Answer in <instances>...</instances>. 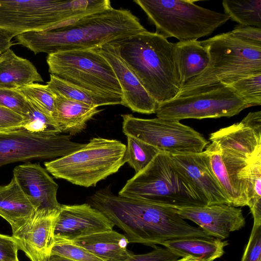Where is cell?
I'll return each mask as SVG.
<instances>
[{
	"label": "cell",
	"instance_id": "cell-1",
	"mask_svg": "<svg viewBox=\"0 0 261 261\" xmlns=\"http://www.w3.org/2000/svg\"><path fill=\"white\" fill-rule=\"evenodd\" d=\"M91 205L123 231L129 243L153 248L170 240L190 237L213 239L190 225L175 208L143 199L116 195L108 189L96 191Z\"/></svg>",
	"mask_w": 261,
	"mask_h": 261
},
{
	"label": "cell",
	"instance_id": "cell-2",
	"mask_svg": "<svg viewBox=\"0 0 261 261\" xmlns=\"http://www.w3.org/2000/svg\"><path fill=\"white\" fill-rule=\"evenodd\" d=\"M139 18L127 9L98 11L60 27L16 36V44L35 54L97 49L105 44L145 32Z\"/></svg>",
	"mask_w": 261,
	"mask_h": 261
},
{
	"label": "cell",
	"instance_id": "cell-3",
	"mask_svg": "<svg viewBox=\"0 0 261 261\" xmlns=\"http://www.w3.org/2000/svg\"><path fill=\"white\" fill-rule=\"evenodd\" d=\"M109 44L158 105L176 97L181 85L174 43L146 31Z\"/></svg>",
	"mask_w": 261,
	"mask_h": 261
},
{
	"label": "cell",
	"instance_id": "cell-4",
	"mask_svg": "<svg viewBox=\"0 0 261 261\" xmlns=\"http://www.w3.org/2000/svg\"><path fill=\"white\" fill-rule=\"evenodd\" d=\"M209 55L206 68L181 87L176 97L198 94L219 84L261 72V46L232 37L229 32L201 41Z\"/></svg>",
	"mask_w": 261,
	"mask_h": 261
},
{
	"label": "cell",
	"instance_id": "cell-5",
	"mask_svg": "<svg viewBox=\"0 0 261 261\" xmlns=\"http://www.w3.org/2000/svg\"><path fill=\"white\" fill-rule=\"evenodd\" d=\"M118 195L174 208L206 205L169 154L162 152L128 180Z\"/></svg>",
	"mask_w": 261,
	"mask_h": 261
},
{
	"label": "cell",
	"instance_id": "cell-6",
	"mask_svg": "<svg viewBox=\"0 0 261 261\" xmlns=\"http://www.w3.org/2000/svg\"><path fill=\"white\" fill-rule=\"evenodd\" d=\"M125 149L126 145L119 141L94 138L82 147L44 165L57 178L82 187L95 186L125 163Z\"/></svg>",
	"mask_w": 261,
	"mask_h": 261
},
{
	"label": "cell",
	"instance_id": "cell-7",
	"mask_svg": "<svg viewBox=\"0 0 261 261\" xmlns=\"http://www.w3.org/2000/svg\"><path fill=\"white\" fill-rule=\"evenodd\" d=\"M156 33L179 41L211 35L229 19L225 13L203 8L191 0H135Z\"/></svg>",
	"mask_w": 261,
	"mask_h": 261
},
{
	"label": "cell",
	"instance_id": "cell-8",
	"mask_svg": "<svg viewBox=\"0 0 261 261\" xmlns=\"http://www.w3.org/2000/svg\"><path fill=\"white\" fill-rule=\"evenodd\" d=\"M91 11L87 0H0V28L15 37L60 27Z\"/></svg>",
	"mask_w": 261,
	"mask_h": 261
},
{
	"label": "cell",
	"instance_id": "cell-9",
	"mask_svg": "<svg viewBox=\"0 0 261 261\" xmlns=\"http://www.w3.org/2000/svg\"><path fill=\"white\" fill-rule=\"evenodd\" d=\"M50 74L96 94L122 98L111 65L97 49L58 51L46 58Z\"/></svg>",
	"mask_w": 261,
	"mask_h": 261
},
{
	"label": "cell",
	"instance_id": "cell-10",
	"mask_svg": "<svg viewBox=\"0 0 261 261\" xmlns=\"http://www.w3.org/2000/svg\"><path fill=\"white\" fill-rule=\"evenodd\" d=\"M122 131L168 154L197 153L210 143L192 127L178 121L155 118L143 119L122 115Z\"/></svg>",
	"mask_w": 261,
	"mask_h": 261
},
{
	"label": "cell",
	"instance_id": "cell-11",
	"mask_svg": "<svg viewBox=\"0 0 261 261\" xmlns=\"http://www.w3.org/2000/svg\"><path fill=\"white\" fill-rule=\"evenodd\" d=\"M248 107L230 88L221 84L198 94L159 104L155 114L159 118L179 121L190 118L230 117Z\"/></svg>",
	"mask_w": 261,
	"mask_h": 261
},
{
	"label": "cell",
	"instance_id": "cell-12",
	"mask_svg": "<svg viewBox=\"0 0 261 261\" xmlns=\"http://www.w3.org/2000/svg\"><path fill=\"white\" fill-rule=\"evenodd\" d=\"M71 136L61 134L43 135L23 127L0 132V167L28 160L60 158L85 144L71 140Z\"/></svg>",
	"mask_w": 261,
	"mask_h": 261
},
{
	"label": "cell",
	"instance_id": "cell-13",
	"mask_svg": "<svg viewBox=\"0 0 261 261\" xmlns=\"http://www.w3.org/2000/svg\"><path fill=\"white\" fill-rule=\"evenodd\" d=\"M221 151L249 161L261 153V111L250 112L241 121L210 134Z\"/></svg>",
	"mask_w": 261,
	"mask_h": 261
},
{
	"label": "cell",
	"instance_id": "cell-14",
	"mask_svg": "<svg viewBox=\"0 0 261 261\" xmlns=\"http://www.w3.org/2000/svg\"><path fill=\"white\" fill-rule=\"evenodd\" d=\"M13 177L35 213L46 215L58 213L61 205L57 199L58 185L39 164L28 163L16 166Z\"/></svg>",
	"mask_w": 261,
	"mask_h": 261
},
{
	"label": "cell",
	"instance_id": "cell-15",
	"mask_svg": "<svg viewBox=\"0 0 261 261\" xmlns=\"http://www.w3.org/2000/svg\"><path fill=\"white\" fill-rule=\"evenodd\" d=\"M169 155L206 205H231L213 172L205 150L197 153Z\"/></svg>",
	"mask_w": 261,
	"mask_h": 261
},
{
	"label": "cell",
	"instance_id": "cell-16",
	"mask_svg": "<svg viewBox=\"0 0 261 261\" xmlns=\"http://www.w3.org/2000/svg\"><path fill=\"white\" fill-rule=\"evenodd\" d=\"M113 223L90 204L61 205L55 237L67 241L113 229Z\"/></svg>",
	"mask_w": 261,
	"mask_h": 261
},
{
	"label": "cell",
	"instance_id": "cell-17",
	"mask_svg": "<svg viewBox=\"0 0 261 261\" xmlns=\"http://www.w3.org/2000/svg\"><path fill=\"white\" fill-rule=\"evenodd\" d=\"M184 219L190 220L212 237L223 240L246 224L241 208L229 204H214L175 208Z\"/></svg>",
	"mask_w": 261,
	"mask_h": 261
},
{
	"label": "cell",
	"instance_id": "cell-18",
	"mask_svg": "<svg viewBox=\"0 0 261 261\" xmlns=\"http://www.w3.org/2000/svg\"><path fill=\"white\" fill-rule=\"evenodd\" d=\"M58 213L34 214L12 230L18 250L31 261H48L55 243V226Z\"/></svg>",
	"mask_w": 261,
	"mask_h": 261
},
{
	"label": "cell",
	"instance_id": "cell-19",
	"mask_svg": "<svg viewBox=\"0 0 261 261\" xmlns=\"http://www.w3.org/2000/svg\"><path fill=\"white\" fill-rule=\"evenodd\" d=\"M205 150L209 157L213 172L231 205L247 206V186L242 176L249 161L228 155L222 152L212 142Z\"/></svg>",
	"mask_w": 261,
	"mask_h": 261
},
{
	"label": "cell",
	"instance_id": "cell-20",
	"mask_svg": "<svg viewBox=\"0 0 261 261\" xmlns=\"http://www.w3.org/2000/svg\"><path fill=\"white\" fill-rule=\"evenodd\" d=\"M97 49L109 62L115 72L122 90V105L135 112L155 113L158 104L111 44L108 43Z\"/></svg>",
	"mask_w": 261,
	"mask_h": 261
},
{
	"label": "cell",
	"instance_id": "cell-21",
	"mask_svg": "<svg viewBox=\"0 0 261 261\" xmlns=\"http://www.w3.org/2000/svg\"><path fill=\"white\" fill-rule=\"evenodd\" d=\"M69 241L85 248L105 261H125L133 254L127 249L129 242L125 235L113 229Z\"/></svg>",
	"mask_w": 261,
	"mask_h": 261
},
{
	"label": "cell",
	"instance_id": "cell-22",
	"mask_svg": "<svg viewBox=\"0 0 261 261\" xmlns=\"http://www.w3.org/2000/svg\"><path fill=\"white\" fill-rule=\"evenodd\" d=\"M55 95L53 118L61 133L71 136L80 133L85 128L86 123L100 111L97 107Z\"/></svg>",
	"mask_w": 261,
	"mask_h": 261
},
{
	"label": "cell",
	"instance_id": "cell-23",
	"mask_svg": "<svg viewBox=\"0 0 261 261\" xmlns=\"http://www.w3.org/2000/svg\"><path fill=\"white\" fill-rule=\"evenodd\" d=\"M43 81L35 66L10 48L0 56L1 88L17 89Z\"/></svg>",
	"mask_w": 261,
	"mask_h": 261
},
{
	"label": "cell",
	"instance_id": "cell-24",
	"mask_svg": "<svg viewBox=\"0 0 261 261\" xmlns=\"http://www.w3.org/2000/svg\"><path fill=\"white\" fill-rule=\"evenodd\" d=\"M161 245L179 257L214 261L223 255L228 242L217 238L190 237L165 241Z\"/></svg>",
	"mask_w": 261,
	"mask_h": 261
},
{
	"label": "cell",
	"instance_id": "cell-25",
	"mask_svg": "<svg viewBox=\"0 0 261 261\" xmlns=\"http://www.w3.org/2000/svg\"><path fill=\"white\" fill-rule=\"evenodd\" d=\"M174 55L181 87L203 71L210 60L207 49L197 40L174 43Z\"/></svg>",
	"mask_w": 261,
	"mask_h": 261
},
{
	"label": "cell",
	"instance_id": "cell-26",
	"mask_svg": "<svg viewBox=\"0 0 261 261\" xmlns=\"http://www.w3.org/2000/svg\"><path fill=\"white\" fill-rule=\"evenodd\" d=\"M35 213L34 209L14 178L10 183L0 186V216L14 230L28 220Z\"/></svg>",
	"mask_w": 261,
	"mask_h": 261
},
{
	"label": "cell",
	"instance_id": "cell-27",
	"mask_svg": "<svg viewBox=\"0 0 261 261\" xmlns=\"http://www.w3.org/2000/svg\"><path fill=\"white\" fill-rule=\"evenodd\" d=\"M47 87L56 95L97 107L108 105H122V98L95 93L90 91L66 82L50 74Z\"/></svg>",
	"mask_w": 261,
	"mask_h": 261
},
{
	"label": "cell",
	"instance_id": "cell-28",
	"mask_svg": "<svg viewBox=\"0 0 261 261\" xmlns=\"http://www.w3.org/2000/svg\"><path fill=\"white\" fill-rule=\"evenodd\" d=\"M242 175L247 183V206L252 213L253 224L261 225V153L249 161Z\"/></svg>",
	"mask_w": 261,
	"mask_h": 261
},
{
	"label": "cell",
	"instance_id": "cell-29",
	"mask_svg": "<svg viewBox=\"0 0 261 261\" xmlns=\"http://www.w3.org/2000/svg\"><path fill=\"white\" fill-rule=\"evenodd\" d=\"M224 13L240 25L261 28V0H223Z\"/></svg>",
	"mask_w": 261,
	"mask_h": 261
},
{
	"label": "cell",
	"instance_id": "cell-30",
	"mask_svg": "<svg viewBox=\"0 0 261 261\" xmlns=\"http://www.w3.org/2000/svg\"><path fill=\"white\" fill-rule=\"evenodd\" d=\"M160 152L154 147L140 140L127 136L124 159L137 173L144 169Z\"/></svg>",
	"mask_w": 261,
	"mask_h": 261
},
{
	"label": "cell",
	"instance_id": "cell-31",
	"mask_svg": "<svg viewBox=\"0 0 261 261\" xmlns=\"http://www.w3.org/2000/svg\"><path fill=\"white\" fill-rule=\"evenodd\" d=\"M250 107L261 105V72L239 77L227 84Z\"/></svg>",
	"mask_w": 261,
	"mask_h": 261
},
{
	"label": "cell",
	"instance_id": "cell-32",
	"mask_svg": "<svg viewBox=\"0 0 261 261\" xmlns=\"http://www.w3.org/2000/svg\"><path fill=\"white\" fill-rule=\"evenodd\" d=\"M16 89L31 103L53 117L55 111V95L47 85L34 83Z\"/></svg>",
	"mask_w": 261,
	"mask_h": 261
},
{
	"label": "cell",
	"instance_id": "cell-33",
	"mask_svg": "<svg viewBox=\"0 0 261 261\" xmlns=\"http://www.w3.org/2000/svg\"><path fill=\"white\" fill-rule=\"evenodd\" d=\"M28 102L30 111L29 115L24 119L23 128L31 133L43 135L50 136L61 133L53 117Z\"/></svg>",
	"mask_w": 261,
	"mask_h": 261
},
{
	"label": "cell",
	"instance_id": "cell-34",
	"mask_svg": "<svg viewBox=\"0 0 261 261\" xmlns=\"http://www.w3.org/2000/svg\"><path fill=\"white\" fill-rule=\"evenodd\" d=\"M51 255L61 256L71 261H105L84 247L55 237Z\"/></svg>",
	"mask_w": 261,
	"mask_h": 261
},
{
	"label": "cell",
	"instance_id": "cell-35",
	"mask_svg": "<svg viewBox=\"0 0 261 261\" xmlns=\"http://www.w3.org/2000/svg\"><path fill=\"white\" fill-rule=\"evenodd\" d=\"M0 106L21 116L24 119L30 113V104L16 89L0 87Z\"/></svg>",
	"mask_w": 261,
	"mask_h": 261
},
{
	"label": "cell",
	"instance_id": "cell-36",
	"mask_svg": "<svg viewBox=\"0 0 261 261\" xmlns=\"http://www.w3.org/2000/svg\"><path fill=\"white\" fill-rule=\"evenodd\" d=\"M241 261H261V225L253 224Z\"/></svg>",
	"mask_w": 261,
	"mask_h": 261
},
{
	"label": "cell",
	"instance_id": "cell-37",
	"mask_svg": "<svg viewBox=\"0 0 261 261\" xmlns=\"http://www.w3.org/2000/svg\"><path fill=\"white\" fill-rule=\"evenodd\" d=\"M179 256L165 247L155 246L152 251L140 254H133L125 261H176Z\"/></svg>",
	"mask_w": 261,
	"mask_h": 261
},
{
	"label": "cell",
	"instance_id": "cell-38",
	"mask_svg": "<svg viewBox=\"0 0 261 261\" xmlns=\"http://www.w3.org/2000/svg\"><path fill=\"white\" fill-rule=\"evenodd\" d=\"M229 33L236 38L261 46V28L239 24Z\"/></svg>",
	"mask_w": 261,
	"mask_h": 261
},
{
	"label": "cell",
	"instance_id": "cell-39",
	"mask_svg": "<svg viewBox=\"0 0 261 261\" xmlns=\"http://www.w3.org/2000/svg\"><path fill=\"white\" fill-rule=\"evenodd\" d=\"M24 119L15 112L0 106V132L22 127Z\"/></svg>",
	"mask_w": 261,
	"mask_h": 261
},
{
	"label": "cell",
	"instance_id": "cell-40",
	"mask_svg": "<svg viewBox=\"0 0 261 261\" xmlns=\"http://www.w3.org/2000/svg\"><path fill=\"white\" fill-rule=\"evenodd\" d=\"M18 247L12 236L0 234V261L18 259Z\"/></svg>",
	"mask_w": 261,
	"mask_h": 261
},
{
	"label": "cell",
	"instance_id": "cell-41",
	"mask_svg": "<svg viewBox=\"0 0 261 261\" xmlns=\"http://www.w3.org/2000/svg\"><path fill=\"white\" fill-rule=\"evenodd\" d=\"M14 37L12 33L0 28V53L3 54L14 44L12 41Z\"/></svg>",
	"mask_w": 261,
	"mask_h": 261
},
{
	"label": "cell",
	"instance_id": "cell-42",
	"mask_svg": "<svg viewBox=\"0 0 261 261\" xmlns=\"http://www.w3.org/2000/svg\"><path fill=\"white\" fill-rule=\"evenodd\" d=\"M48 261H71L64 257L57 255H50Z\"/></svg>",
	"mask_w": 261,
	"mask_h": 261
},
{
	"label": "cell",
	"instance_id": "cell-43",
	"mask_svg": "<svg viewBox=\"0 0 261 261\" xmlns=\"http://www.w3.org/2000/svg\"><path fill=\"white\" fill-rule=\"evenodd\" d=\"M176 261H198L189 257H181Z\"/></svg>",
	"mask_w": 261,
	"mask_h": 261
},
{
	"label": "cell",
	"instance_id": "cell-44",
	"mask_svg": "<svg viewBox=\"0 0 261 261\" xmlns=\"http://www.w3.org/2000/svg\"><path fill=\"white\" fill-rule=\"evenodd\" d=\"M14 261H19V260H18V259H17L16 260H14Z\"/></svg>",
	"mask_w": 261,
	"mask_h": 261
},
{
	"label": "cell",
	"instance_id": "cell-45",
	"mask_svg": "<svg viewBox=\"0 0 261 261\" xmlns=\"http://www.w3.org/2000/svg\"><path fill=\"white\" fill-rule=\"evenodd\" d=\"M1 54H2L0 53V56L1 55Z\"/></svg>",
	"mask_w": 261,
	"mask_h": 261
}]
</instances>
